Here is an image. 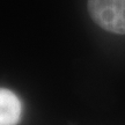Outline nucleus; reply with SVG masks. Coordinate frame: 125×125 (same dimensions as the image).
<instances>
[{
  "mask_svg": "<svg viewBox=\"0 0 125 125\" xmlns=\"http://www.w3.org/2000/svg\"><path fill=\"white\" fill-rule=\"evenodd\" d=\"M88 10L102 29L125 35V0H88Z\"/></svg>",
  "mask_w": 125,
  "mask_h": 125,
  "instance_id": "nucleus-1",
  "label": "nucleus"
},
{
  "mask_svg": "<svg viewBox=\"0 0 125 125\" xmlns=\"http://www.w3.org/2000/svg\"><path fill=\"white\" fill-rule=\"evenodd\" d=\"M22 104L9 89L0 88V125H16L21 118Z\"/></svg>",
  "mask_w": 125,
  "mask_h": 125,
  "instance_id": "nucleus-2",
  "label": "nucleus"
}]
</instances>
